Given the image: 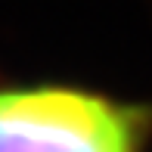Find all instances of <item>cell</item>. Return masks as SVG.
Segmentation results:
<instances>
[{"label":"cell","mask_w":152,"mask_h":152,"mask_svg":"<svg viewBox=\"0 0 152 152\" xmlns=\"http://www.w3.org/2000/svg\"><path fill=\"white\" fill-rule=\"evenodd\" d=\"M152 102L62 81L0 84V152H149Z\"/></svg>","instance_id":"6da1fadb"}]
</instances>
